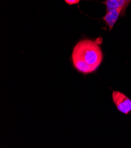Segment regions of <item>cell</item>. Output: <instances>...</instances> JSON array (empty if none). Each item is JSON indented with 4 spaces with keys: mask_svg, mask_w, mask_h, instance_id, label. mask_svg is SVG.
<instances>
[{
    "mask_svg": "<svg viewBox=\"0 0 131 148\" xmlns=\"http://www.w3.org/2000/svg\"><path fill=\"white\" fill-rule=\"evenodd\" d=\"M102 61V51L98 42L92 40H81L72 50V65L82 75H87L96 71Z\"/></svg>",
    "mask_w": 131,
    "mask_h": 148,
    "instance_id": "1",
    "label": "cell"
},
{
    "mask_svg": "<svg viewBox=\"0 0 131 148\" xmlns=\"http://www.w3.org/2000/svg\"><path fill=\"white\" fill-rule=\"evenodd\" d=\"M113 103L119 112L128 114L131 112V100L124 93L119 91H113L112 94Z\"/></svg>",
    "mask_w": 131,
    "mask_h": 148,
    "instance_id": "2",
    "label": "cell"
},
{
    "mask_svg": "<svg viewBox=\"0 0 131 148\" xmlns=\"http://www.w3.org/2000/svg\"><path fill=\"white\" fill-rule=\"evenodd\" d=\"M125 13L122 8L114 9L107 11L105 16L102 18V20L105 22L107 25L108 27L109 30L111 31L118 18L120 17L125 16Z\"/></svg>",
    "mask_w": 131,
    "mask_h": 148,
    "instance_id": "3",
    "label": "cell"
},
{
    "mask_svg": "<svg viewBox=\"0 0 131 148\" xmlns=\"http://www.w3.org/2000/svg\"><path fill=\"white\" fill-rule=\"evenodd\" d=\"M130 3L131 0H105L103 4L106 6V12L121 8L125 13L126 10Z\"/></svg>",
    "mask_w": 131,
    "mask_h": 148,
    "instance_id": "4",
    "label": "cell"
},
{
    "mask_svg": "<svg viewBox=\"0 0 131 148\" xmlns=\"http://www.w3.org/2000/svg\"><path fill=\"white\" fill-rule=\"evenodd\" d=\"M65 2L69 5L78 4L81 0H64Z\"/></svg>",
    "mask_w": 131,
    "mask_h": 148,
    "instance_id": "5",
    "label": "cell"
}]
</instances>
